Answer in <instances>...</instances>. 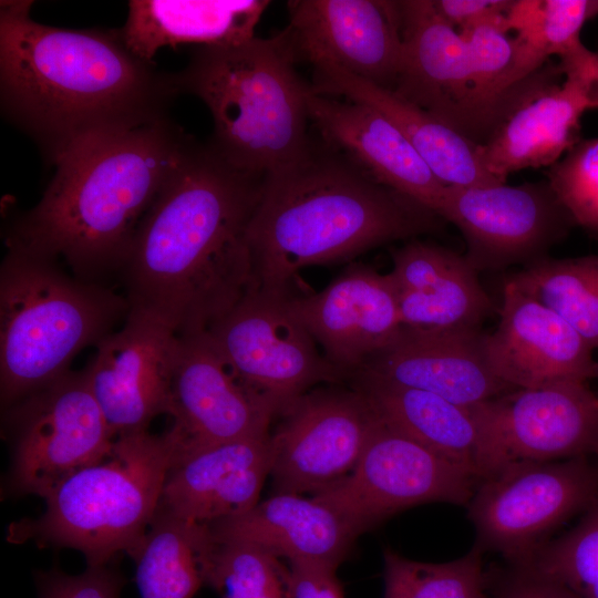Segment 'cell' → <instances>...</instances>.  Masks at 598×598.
<instances>
[{
	"mask_svg": "<svg viewBox=\"0 0 598 598\" xmlns=\"http://www.w3.org/2000/svg\"><path fill=\"white\" fill-rule=\"evenodd\" d=\"M264 177L196 142L142 219L120 270L130 311L207 332L257 289L247 227Z\"/></svg>",
	"mask_w": 598,
	"mask_h": 598,
	"instance_id": "cell-1",
	"label": "cell"
},
{
	"mask_svg": "<svg viewBox=\"0 0 598 598\" xmlns=\"http://www.w3.org/2000/svg\"><path fill=\"white\" fill-rule=\"evenodd\" d=\"M31 3L0 4V101L51 164L89 140L167 116L173 73L133 54L118 30L41 24Z\"/></svg>",
	"mask_w": 598,
	"mask_h": 598,
	"instance_id": "cell-2",
	"label": "cell"
},
{
	"mask_svg": "<svg viewBox=\"0 0 598 598\" xmlns=\"http://www.w3.org/2000/svg\"><path fill=\"white\" fill-rule=\"evenodd\" d=\"M197 141L167 116L70 150L39 203L18 217L7 247L63 260L93 281L121 269L142 219Z\"/></svg>",
	"mask_w": 598,
	"mask_h": 598,
	"instance_id": "cell-3",
	"label": "cell"
},
{
	"mask_svg": "<svg viewBox=\"0 0 598 598\" xmlns=\"http://www.w3.org/2000/svg\"><path fill=\"white\" fill-rule=\"evenodd\" d=\"M439 215L386 188L330 147L264 177L247 227L257 289L290 296L297 274L432 233Z\"/></svg>",
	"mask_w": 598,
	"mask_h": 598,
	"instance_id": "cell-4",
	"label": "cell"
},
{
	"mask_svg": "<svg viewBox=\"0 0 598 598\" xmlns=\"http://www.w3.org/2000/svg\"><path fill=\"white\" fill-rule=\"evenodd\" d=\"M279 34L200 47L173 73L178 93L199 97L210 111V147L235 168L265 177L311 147L306 84Z\"/></svg>",
	"mask_w": 598,
	"mask_h": 598,
	"instance_id": "cell-5",
	"label": "cell"
},
{
	"mask_svg": "<svg viewBox=\"0 0 598 598\" xmlns=\"http://www.w3.org/2000/svg\"><path fill=\"white\" fill-rule=\"evenodd\" d=\"M0 268V394L7 409L55 381L97 346L130 306L109 288L70 276L58 261L18 248Z\"/></svg>",
	"mask_w": 598,
	"mask_h": 598,
	"instance_id": "cell-6",
	"label": "cell"
},
{
	"mask_svg": "<svg viewBox=\"0 0 598 598\" xmlns=\"http://www.w3.org/2000/svg\"><path fill=\"white\" fill-rule=\"evenodd\" d=\"M174 457L166 432L117 436L106 460L63 481L38 518L11 524L8 539L72 548L87 566H106L147 530Z\"/></svg>",
	"mask_w": 598,
	"mask_h": 598,
	"instance_id": "cell-7",
	"label": "cell"
},
{
	"mask_svg": "<svg viewBox=\"0 0 598 598\" xmlns=\"http://www.w3.org/2000/svg\"><path fill=\"white\" fill-rule=\"evenodd\" d=\"M598 499V458L509 462L480 481L466 504L475 545L520 564Z\"/></svg>",
	"mask_w": 598,
	"mask_h": 598,
	"instance_id": "cell-8",
	"label": "cell"
},
{
	"mask_svg": "<svg viewBox=\"0 0 598 598\" xmlns=\"http://www.w3.org/2000/svg\"><path fill=\"white\" fill-rule=\"evenodd\" d=\"M6 410L9 486L16 494L45 499L71 475L112 453L115 436L83 371H68Z\"/></svg>",
	"mask_w": 598,
	"mask_h": 598,
	"instance_id": "cell-9",
	"label": "cell"
},
{
	"mask_svg": "<svg viewBox=\"0 0 598 598\" xmlns=\"http://www.w3.org/2000/svg\"><path fill=\"white\" fill-rule=\"evenodd\" d=\"M288 298L255 289L205 332L236 378L278 415L311 389L350 379L320 351Z\"/></svg>",
	"mask_w": 598,
	"mask_h": 598,
	"instance_id": "cell-10",
	"label": "cell"
},
{
	"mask_svg": "<svg viewBox=\"0 0 598 598\" xmlns=\"http://www.w3.org/2000/svg\"><path fill=\"white\" fill-rule=\"evenodd\" d=\"M476 484L472 474L380 417L354 470L312 496L337 511L359 536L416 505L466 506Z\"/></svg>",
	"mask_w": 598,
	"mask_h": 598,
	"instance_id": "cell-11",
	"label": "cell"
},
{
	"mask_svg": "<svg viewBox=\"0 0 598 598\" xmlns=\"http://www.w3.org/2000/svg\"><path fill=\"white\" fill-rule=\"evenodd\" d=\"M270 432L275 493L312 495L348 476L379 422L358 388H313L289 404Z\"/></svg>",
	"mask_w": 598,
	"mask_h": 598,
	"instance_id": "cell-12",
	"label": "cell"
},
{
	"mask_svg": "<svg viewBox=\"0 0 598 598\" xmlns=\"http://www.w3.org/2000/svg\"><path fill=\"white\" fill-rule=\"evenodd\" d=\"M440 216L461 231L464 256L477 272L546 258L576 227L547 179L447 187Z\"/></svg>",
	"mask_w": 598,
	"mask_h": 598,
	"instance_id": "cell-13",
	"label": "cell"
},
{
	"mask_svg": "<svg viewBox=\"0 0 598 598\" xmlns=\"http://www.w3.org/2000/svg\"><path fill=\"white\" fill-rule=\"evenodd\" d=\"M166 414L174 461L199 448L270 433L278 416L244 385L206 333L177 336L168 375Z\"/></svg>",
	"mask_w": 598,
	"mask_h": 598,
	"instance_id": "cell-14",
	"label": "cell"
},
{
	"mask_svg": "<svg viewBox=\"0 0 598 598\" xmlns=\"http://www.w3.org/2000/svg\"><path fill=\"white\" fill-rule=\"evenodd\" d=\"M279 33L296 63L331 64L394 91L403 66L398 1L293 0Z\"/></svg>",
	"mask_w": 598,
	"mask_h": 598,
	"instance_id": "cell-15",
	"label": "cell"
},
{
	"mask_svg": "<svg viewBox=\"0 0 598 598\" xmlns=\"http://www.w3.org/2000/svg\"><path fill=\"white\" fill-rule=\"evenodd\" d=\"M176 341L164 323L128 311L122 328L96 346L83 372L115 439L148 431L154 417L166 414Z\"/></svg>",
	"mask_w": 598,
	"mask_h": 598,
	"instance_id": "cell-16",
	"label": "cell"
},
{
	"mask_svg": "<svg viewBox=\"0 0 598 598\" xmlns=\"http://www.w3.org/2000/svg\"><path fill=\"white\" fill-rule=\"evenodd\" d=\"M288 305L324 357L350 379L403 328L390 272L361 264L350 265L319 292L290 295Z\"/></svg>",
	"mask_w": 598,
	"mask_h": 598,
	"instance_id": "cell-17",
	"label": "cell"
},
{
	"mask_svg": "<svg viewBox=\"0 0 598 598\" xmlns=\"http://www.w3.org/2000/svg\"><path fill=\"white\" fill-rule=\"evenodd\" d=\"M398 8L403 66L393 92L483 145L487 134L474 99L465 39L432 0L398 1Z\"/></svg>",
	"mask_w": 598,
	"mask_h": 598,
	"instance_id": "cell-18",
	"label": "cell"
},
{
	"mask_svg": "<svg viewBox=\"0 0 598 598\" xmlns=\"http://www.w3.org/2000/svg\"><path fill=\"white\" fill-rule=\"evenodd\" d=\"M480 329L419 330L398 337L351 378L362 377L426 391L463 405H477L513 390L494 372Z\"/></svg>",
	"mask_w": 598,
	"mask_h": 598,
	"instance_id": "cell-19",
	"label": "cell"
},
{
	"mask_svg": "<svg viewBox=\"0 0 598 598\" xmlns=\"http://www.w3.org/2000/svg\"><path fill=\"white\" fill-rule=\"evenodd\" d=\"M501 467L598 458V393L587 381L516 389L492 401Z\"/></svg>",
	"mask_w": 598,
	"mask_h": 598,
	"instance_id": "cell-20",
	"label": "cell"
},
{
	"mask_svg": "<svg viewBox=\"0 0 598 598\" xmlns=\"http://www.w3.org/2000/svg\"><path fill=\"white\" fill-rule=\"evenodd\" d=\"M486 349L494 372L513 389L598 379V361L584 338L557 312L508 279L499 321L487 333Z\"/></svg>",
	"mask_w": 598,
	"mask_h": 598,
	"instance_id": "cell-21",
	"label": "cell"
},
{
	"mask_svg": "<svg viewBox=\"0 0 598 598\" xmlns=\"http://www.w3.org/2000/svg\"><path fill=\"white\" fill-rule=\"evenodd\" d=\"M308 112L328 146L378 184L440 216L447 187L383 113L365 103L315 93L311 87Z\"/></svg>",
	"mask_w": 598,
	"mask_h": 598,
	"instance_id": "cell-22",
	"label": "cell"
},
{
	"mask_svg": "<svg viewBox=\"0 0 598 598\" xmlns=\"http://www.w3.org/2000/svg\"><path fill=\"white\" fill-rule=\"evenodd\" d=\"M351 379L384 422L458 465L477 483L501 467L493 400L463 405L422 390Z\"/></svg>",
	"mask_w": 598,
	"mask_h": 598,
	"instance_id": "cell-23",
	"label": "cell"
},
{
	"mask_svg": "<svg viewBox=\"0 0 598 598\" xmlns=\"http://www.w3.org/2000/svg\"><path fill=\"white\" fill-rule=\"evenodd\" d=\"M270 466V433L196 450L173 462L158 507L207 526L238 516L259 502Z\"/></svg>",
	"mask_w": 598,
	"mask_h": 598,
	"instance_id": "cell-24",
	"label": "cell"
},
{
	"mask_svg": "<svg viewBox=\"0 0 598 598\" xmlns=\"http://www.w3.org/2000/svg\"><path fill=\"white\" fill-rule=\"evenodd\" d=\"M392 264L403 327L480 329L493 310L478 272L464 255L413 239L392 251Z\"/></svg>",
	"mask_w": 598,
	"mask_h": 598,
	"instance_id": "cell-25",
	"label": "cell"
},
{
	"mask_svg": "<svg viewBox=\"0 0 598 598\" xmlns=\"http://www.w3.org/2000/svg\"><path fill=\"white\" fill-rule=\"evenodd\" d=\"M519 104L480 145L486 171L502 183L525 168L550 167L580 140V118L598 109L587 82L574 72Z\"/></svg>",
	"mask_w": 598,
	"mask_h": 598,
	"instance_id": "cell-26",
	"label": "cell"
},
{
	"mask_svg": "<svg viewBox=\"0 0 598 598\" xmlns=\"http://www.w3.org/2000/svg\"><path fill=\"white\" fill-rule=\"evenodd\" d=\"M311 90L373 106L404 134L434 175L446 187H482L504 184L489 174L480 145L432 113L395 92L364 81L331 64L313 65Z\"/></svg>",
	"mask_w": 598,
	"mask_h": 598,
	"instance_id": "cell-27",
	"label": "cell"
},
{
	"mask_svg": "<svg viewBox=\"0 0 598 598\" xmlns=\"http://www.w3.org/2000/svg\"><path fill=\"white\" fill-rule=\"evenodd\" d=\"M215 540L254 544L289 563L337 569L358 537L346 519L316 497L275 493L249 511L208 525Z\"/></svg>",
	"mask_w": 598,
	"mask_h": 598,
	"instance_id": "cell-28",
	"label": "cell"
},
{
	"mask_svg": "<svg viewBox=\"0 0 598 598\" xmlns=\"http://www.w3.org/2000/svg\"><path fill=\"white\" fill-rule=\"evenodd\" d=\"M268 1L132 0L120 34L127 49L154 63L162 47L231 45L254 38Z\"/></svg>",
	"mask_w": 598,
	"mask_h": 598,
	"instance_id": "cell-29",
	"label": "cell"
},
{
	"mask_svg": "<svg viewBox=\"0 0 598 598\" xmlns=\"http://www.w3.org/2000/svg\"><path fill=\"white\" fill-rule=\"evenodd\" d=\"M214 545L207 525L157 508L128 553L141 598H194L205 585L204 566Z\"/></svg>",
	"mask_w": 598,
	"mask_h": 598,
	"instance_id": "cell-30",
	"label": "cell"
},
{
	"mask_svg": "<svg viewBox=\"0 0 598 598\" xmlns=\"http://www.w3.org/2000/svg\"><path fill=\"white\" fill-rule=\"evenodd\" d=\"M518 289L564 318L598 350V255L537 260L513 274Z\"/></svg>",
	"mask_w": 598,
	"mask_h": 598,
	"instance_id": "cell-31",
	"label": "cell"
},
{
	"mask_svg": "<svg viewBox=\"0 0 598 598\" xmlns=\"http://www.w3.org/2000/svg\"><path fill=\"white\" fill-rule=\"evenodd\" d=\"M598 14V0H513L507 25L518 43L520 81L539 71L553 55L579 44L584 24Z\"/></svg>",
	"mask_w": 598,
	"mask_h": 598,
	"instance_id": "cell-32",
	"label": "cell"
},
{
	"mask_svg": "<svg viewBox=\"0 0 598 598\" xmlns=\"http://www.w3.org/2000/svg\"><path fill=\"white\" fill-rule=\"evenodd\" d=\"M383 598H491L483 554L473 546L446 563L409 559L385 548Z\"/></svg>",
	"mask_w": 598,
	"mask_h": 598,
	"instance_id": "cell-33",
	"label": "cell"
},
{
	"mask_svg": "<svg viewBox=\"0 0 598 598\" xmlns=\"http://www.w3.org/2000/svg\"><path fill=\"white\" fill-rule=\"evenodd\" d=\"M204 581L220 598H290L289 567L247 542L214 539Z\"/></svg>",
	"mask_w": 598,
	"mask_h": 598,
	"instance_id": "cell-34",
	"label": "cell"
},
{
	"mask_svg": "<svg viewBox=\"0 0 598 598\" xmlns=\"http://www.w3.org/2000/svg\"><path fill=\"white\" fill-rule=\"evenodd\" d=\"M565 586L579 598H598V499L576 525L520 564Z\"/></svg>",
	"mask_w": 598,
	"mask_h": 598,
	"instance_id": "cell-35",
	"label": "cell"
},
{
	"mask_svg": "<svg viewBox=\"0 0 598 598\" xmlns=\"http://www.w3.org/2000/svg\"><path fill=\"white\" fill-rule=\"evenodd\" d=\"M546 176L576 226L598 235V137L581 138Z\"/></svg>",
	"mask_w": 598,
	"mask_h": 598,
	"instance_id": "cell-36",
	"label": "cell"
},
{
	"mask_svg": "<svg viewBox=\"0 0 598 598\" xmlns=\"http://www.w3.org/2000/svg\"><path fill=\"white\" fill-rule=\"evenodd\" d=\"M38 598H120L122 576L106 566H87L79 575L53 568L35 576Z\"/></svg>",
	"mask_w": 598,
	"mask_h": 598,
	"instance_id": "cell-37",
	"label": "cell"
},
{
	"mask_svg": "<svg viewBox=\"0 0 598 598\" xmlns=\"http://www.w3.org/2000/svg\"><path fill=\"white\" fill-rule=\"evenodd\" d=\"M486 585L491 598H579L530 568L506 563L486 571Z\"/></svg>",
	"mask_w": 598,
	"mask_h": 598,
	"instance_id": "cell-38",
	"label": "cell"
},
{
	"mask_svg": "<svg viewBox=\"0 0 598 598\" xmlns=\"http://www.w3.org/2000/svg\"><path fill=\"white\" fill-rule=\"evenodd\" d=\"M336 570L318 564L289 563L290 598H344Z\"/></svg>",
	"mask_w": 598,
	"mask_h": 598,
	"instance_id": "cell-39",
	"label": "cell"
},
{
	"mask_svg": "<svg viewBox=\"0 0 598 598\" xmlns=\"http://www.w3.org/2000/svg\"><path fill=\"white\" fill-rule=\"evenodd\" d=\"M439 14L460 33L509 10L512 0H432Z\"/></svg>",
	"mask_w": 598,
	"mask_h": 598,
	"instance_id": "cell-40",
	"label": "cell"
},
{
	"mask_svg": "<svg viewBox=\"0 0 598 598\" xmlns=\"http://www.w3.org/2000/svg\"><path fill=\"white\" fill-rule=\"evenodd\" d=\"M561 72H575L588 84L590 94L598 105V53L587 49L581 42L559 58Z\"/></svg>",
	"mask_w": 598,
	"mask_h": 598,
	"instance_id": "cell-41",
	"label": "cell"
},
{
	"mask_svg": "<svg viewBox=\"0 0 598 598\" xmlns=\"http://www.w3.org/2000/svg\"><path fill=\"white\" fill-rule=\"evenodd\" d=\"M598 380V379H597Z\"/></svg>",
	"mask_w": 598,
	"mask_h": 598,
	"instance_id": "cell-42",
	"label": "cell"
}]
</instances>
